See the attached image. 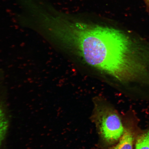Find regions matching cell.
Segmentation results:
<instances>
[{"mask_svg":"<svg viewBox=\"0 0 149 149\" xmlns=\"http://www.w3.org/2000/svg\"><path fill=\"white\" fill-rule=\"evenodd\" d=\"M144 1L146 2L147 4L149 5V0H144Z\"/></svg>","mask_w":149,"mask_h":149,"instance_id":"8992f818","label":"cell"},{"mask_svg":"<svg viewBox=\"0 0 149 149\" xmlns=\"http://www.w3.org/2000/svg\"><path fill=\"white\" fill-rule=\"evenodd\" d=\"M50 33L88 66L122 84L149 77V43L110 26L72 19L57 12Z\"/></svg>","mask_w":149,"mask_h":149,"instance_id":"6da1fadb","label":"cell"},{"mask_svg":"<svg viewBox=\"0 0 149 149\" xmlns=\"http://www.w3.org/2000/svg\"><path fill=\"white\" fill-rule=\"evenodd\" d=\"M134 149H149V126L138 134Z\"/></svg>","mask_w":149,"mask_h":149,"instance_id":"277c9868","label":"cell"},{"mask_svg":"<svg viewBox=\"0 0 149 149\" xmlns=\"http://www.w3.org/2000/svg\"><path fill=\"white\" fill-rule=\"evenodd\" d=\"M91 120L95 126L99 138V147L107 149L118 142L124 131L123 117L107 100L97 97L93 100Z\"/></svg>","mask_w":149,"mask_h":149,"instance_id":"7a4b0ae2","label":"cell"},{"mask_svg":"<svg viewBox=\"0 0 149 149\" xmlns=\"http://www.w3.org/2000/svg\"><path fill=\"white\" fill-rule=\"evenodd\" d=\"M8 126V121L5 113L0 108V146L5 138Z\"/></svg>","mask_w":149,"mask_h":149,"instance_id":"5b68a950","label":"cell"},{"mask_svg":"<svg viewBox=\"0 0 149 149\" xmlns=\"http://www.w3.org/2000/svg\"><path fill=\"white\" fill-rule=\"evenodd\" d=\"M127 113L122 116L124 131L118 142L107 149H134L136 137L141 130L137 127L135 119Z\"/></svg>","mask_w":149,"mask_h":149,"instance_id":"3957f363","label":"cell"}]
</instances>
